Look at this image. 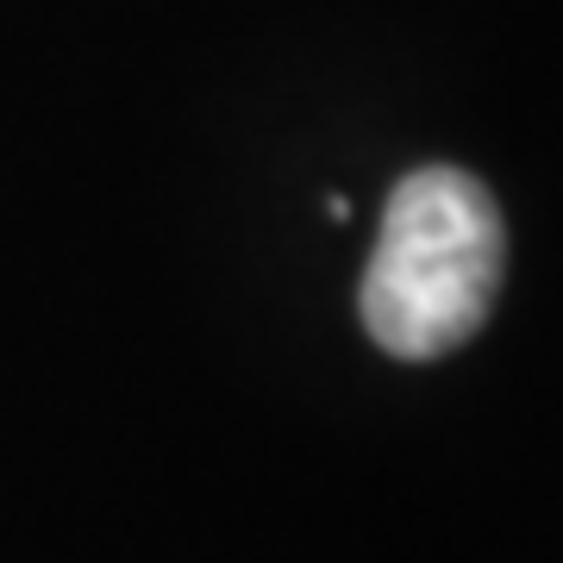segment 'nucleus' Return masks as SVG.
I'll use <instances>...</instances> for the list:
<instances>
[{"mask_svg": "<svg viewBox=\"0 0 563 563\" xmlns=\"http://www.w3.org/2000/svg\"><path fill=\"white\" fill-rule=\"evenodd\" d=\"M507 276L501 207L470 169L426 163L395 181L363 269V332L401 363H432L483 332Z\"/></svg>", "mask_w": 563, "mask_h": 563, "instance_id": "f257e3e1", "label": "nucleus"}]
</instances>
